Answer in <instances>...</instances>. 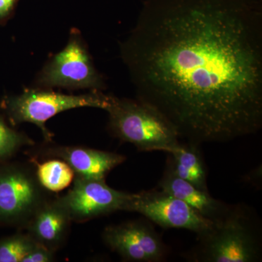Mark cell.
I'll list each match as a JSON object with an SVG mask.
<instances>
[{"instance_id":"1","label":"cell","mask_w":262,"mask_h":262,"mask_svg":"<svg viewBox=\"0 0 262 262\" xmlns=\"http://www.w3.org/2000/svg\"><path fill=\"white\" fill-rule=\"evenodd\" d=\"M136 98L179 139L227 143L262 127V1L145 0L120 44Z\"/></svg>"},{"instance_id":"2","label":"cell","mask_w":262,"mask_h":262,"mask_svg":"<svg viewBox=\"0 0 262 262\" xmlns=\"http://www.w3.org/2000/svg\"><path fill=\"white\" fill-rule=\"evenodd\" d=\"M213 222L211 229L198 237V244L183 257L193 262L261 261V223L253 208L242 203L229 205Z\"/></svg>"},{"instance_id":"3","label":"cell","mask_w":262,"mask_h":262,"mask_svg":"<svg viewBox=\"0 0 262 262\" xmlns=\"http://www.w3.org/2000/svg\"><path fill=\"white\" fill-rule=\"evenodd\" d=\"M106 112L112 135L139 151L167 152L180 141L171 123L156 108L137 98L115 97Z\"/></svg>"},{"instance_id":"4","label":"cell","mask_w":262,"mask_h":262,"mask_svg":"<svg viewBox=\"0 0 262 262\" xmlns=\"http://www.w3.org/2000/svg\"><path fill=\"white\" fill-rule=\"evenodd\" d=\"M115 96L91 91L83 95H67L42 90H27L5 101V107L12 122H29L40 129L43 137L51 141L53 134L46 127V122L58 114L82 107L101 108L107 111Z\"/></svg>"},{"instance_id":"5","label":"cell","mask_w":262,"mask_h":262,"mask_svg":"<svg viewBox=\"0 0 262 262\" xmlns=\"http://www.w3.org/2000/svg\"><path fill=\"white\" fill-rule=\"evenodd\" d=\"M35 84L42 89L62 88L91 91H102L106 86L77 31L71 32L67 46L43 67L38 74Z\"/></svg>"},{"instance_id":"6","label":"cell","mask_w":262,"mask_h":262,"mask_svg":"<svg viewBox=\"0 0 262 262\" xmlns=\"http://www.w3.org/2000/svg\"><path fill=\"white\" fill-rule=\"evenodd\" d=\"M142 215L163 229H184L196 234L207 233L213 222L185 202L162 189L130 193L125 211Z\"/></svg>"},{"instance_id":"7","label":"cell","mask_w":262,"mask_h":262,"mask_svg":"<svg viewBox=\"0 0 262 262\" xmlns=\"http://www.w3.org/2000/svg\"><path fill=\"white\" fill-rule=\"evenodd\" d=\"M46 201L35 174L19 165L0 168V221L25 227Z\"/></svg>"},{"instance_id":"8","label":"cell","mask_w":262,"mask_h":262,"mask_svg":"<svg viewBox=\"0 0 262 262\" xmlns=\"http://www.w3.org/2000/svg\"><path fill=\"white\" fill-rule=\"evenodd\" d=\"M102 239L125 261L160 262L168 257V246L146 219L108 226L103 229Z\"/></svg>"},{"instance_id":"9","label":"cell","mask_w":262,"mask_h":262,"mask_svg":"<svg viewBox=\"0 0 262 262\" xmlns=\"http://www.w3.org/2000/svg\"><path fill=\"white\" fill-rule=\"evenodd\" d=\"M130 193L110 187L105 180L76 177L66 195L59 198L72 222H88L116 211H125Z\"/></svg>"},{"instance_id":"10","label":"cell","mask_w":262,"mask_h":262,"mask_svg":"<svg viewBox=\"0 0 262 262\" xmlns=\"http://www.w3.org/2000/svg\"><path fill=\"white\" fill-rule=\"evenodd\" d=\"M46 154L66 162L76 177L96 180H105L111 170L126 160L117 153L81 146H56L50 148Z\"/></svg>"},{"instance_id":"11","label":"cell","mask_w":262,"mask_h":262,"mask_svg":"<svg viewBox=\"0 0 262 262\" xmlns=\"http://www.w3.org/2000/svg\"><path fill=\"white\" fill-rule=\"evenodd\" d=\"M72 220L59 198L39 206L25 226L38 244L56 252L64 243Z\"/></svg>"},{"instance_id":"12","label":"cell","mask_w":262,"mask_h":262,"mask_svg":"<svg viewBox=\"0 0 262 262\" xmlns=\"http://www.w3.org/2000/svg\"><path fill=\"white\" fill-rule=\"evenodd\" d=\"M158 187L185 202L212 222L220 219L229 206L225 202L213 198L208 191L198 189L187 181L179 178L167 168L158 182Z\"/></svg>"},{"instance_id":"13","label":"cell","mask_w":262,"mask_h":262,"mask_svg":"<svg viewBox=\"0 0 262 262\" xmlns=\"http://www.w3.org/2000/svg\"><path fill=\"white\" fill-rule=\"evenodd\" d=\"M201 146L179 141L166 152L169 155L166 168L198 189L208 191V170Z\"/></svg>"},{"instance_id":"14","label":"cell","mask_w":262,"mask_h":262,"mask_svg":"<svg viewBox=\"0 0 262 262\" xmlns=\"http://www.w3.org/2000/svg\"><path fill=\"white\" fill-rule=\"evenodd\" d=\"M35 164L38 182L43 189L50 192L63 190L70 185L75 176L70 165L58 158Z\"/></svg>"},{"instance_id":"15","label":"cell","mask_w":262,"mask_h":262,"mask_svg":"<svg viewBox=\"0 0 262 262\" xmlns=\"http://www.w3.org/2000/svg\"><path fill=\"white\" fill-rule=\"evenodd\" d=\"M39 245L28 233L17 234L0 241V262H22Z\"/></svg>"},{"instance_id":"16","label":"cell","mask_w":262,"mask_h":262,"mask_svg":"<svg viewBox=\"0 0 262 262\" xmlns=\"http://www.w3.org/2000/svg\"><path fill=\"white\" fill-rule=\"evenodd\" d=\"M34 144L28 136L10 128L0 117V158H8L23 146Z\"/></svg>"},{"instance_id":"17","label":"cell","mask_w":262,"mask_h":262,"mask_svg":"<svg viewBox=\"0 0 262 262\" xmlns=\"http://www.w3.org/2000/svg\"><path fill=\"white\" fill-rule=\"evenodd\" d=\"M54 251L39 244L24 258L22 262H51L54 261Z\"/></svg>"},{"instance_id":"18","label":"cell","mask_w":262,"mask_h":262,"mask_svg":"<svg viewBox=\"0 0 262 262\" xmlns=\"http://www.w3.org/2000/svg\"><path fill=\"white\" fill-rule=\"evenodd\" d=\"M18 0H0V19L8 17L14 10Z\"/></svg>"},{"instance_id":"19","label":"cell","mask_w":262,"mask_h":262,"mask_svg":"<svg viewBox=\"0 0 262 262\" xmlns=\"http://www.w3.org/2000/svg\"><path fill=\"white\" fill-rule=\"evenodd\" d=\"M260 1H262V0H260Z\"/></svg>"}]
</instances>
